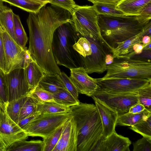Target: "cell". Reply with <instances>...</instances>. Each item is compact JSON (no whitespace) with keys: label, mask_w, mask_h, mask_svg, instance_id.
<instances>
[{"label":"cell","mask_w":151,"mask_h":151,"mask_svg":"<svg viewBox=\"0 0 151 151\" xmlns=\"http://www.w3.org/2000/svg\"><path fill=\"white\" fill-rule=\"evenodd\" d=\"M71 18L68 11L52 5L43 6L37 12H29L27 19L29 35L28 50L45 73L61 72L52 54V38L55 30L70 22Z\"/></svg>","instance_id":"cell-1"},{"label":"cell","mask_w":151,"mask_h":151,"mask_svg":"<svg viewBox=\"0 0 151 151\" xmlns=\"http://www.w3.org/2000/svg\"><path fill=\"white\" fill-rule=\"evenodd\" d=\"M70 108L78 132L77 151H101L103 127L95 105L80 102Z\"/></svg>","instance_id":"cell-2"},{"label":"cell","mask_w":151,"mask_h":151,"mask_svg":"<svg viewBox=\"0 0 151 151\" xmlns=\"http://www.w3.org/2000/svg\"><path fill=\"white\" fill-rule=\"evenodd\" d=\"M150 21L138 15L99 14L98 17L101 36L113 50L116 47L117 43L124 41L139 33Z\"/></svg>","instance_id":"cell-3"},{"label":"cell","mask_w":151,"mask_h":151,"mask_svg":"<svg viewBox=\"0 0 151 151\" xmlns=\"http://www.w3.org/2000/svg\"><path fill=\"white\" fill-rule=\"evenodd\" d=\"M81 36L70 22L61 24L55 30L52 38V49L58 65L70 70L83 67L81 57L73 47Z\"/></svg>","instance_id":"cell-4"},{"label":"cell","mask_w":151,"mask_h":151,"mask_svg":"<svg viewBox=\"0 0 151 151\" xmlns=\"http://www.w3.org/2000/svg\"><path fill=\"white\" fill-rule=\"evenodd\" d=\"M107 72L103 79L130 78L151 79V60L126 57L114 58L107 65Z\"/></svg>","instance_id":"cell-5"},{"label":"cell","mask_w":151,"mask_h":151,"mask_svg":"<svg viewBox=\"0 0 151 151\" xmlns=\"http://www.w3.org/2000/svg\"><path fill=\"white\" fill-rule=\"evenodd\" d=\"M71 116L70 112L40 114L23 129L28 136L44 138L63 124Z\"/></svg>","instance_id":"cell-6"},{"label":"cell","mask_w":151,"mask_h":151,"mask_svg":"<svg viewBox=\"0 0 151 151\" xmlns=\"http://www.w3.org/2000/svg\"><path fill=\"white\" fill-rule=\"evenodd\" d=\"M1 30L6 65V73L17 68H25L34 60L27 47H22L19 45L1 27Z\"/></svg>","instance_id":"cell-7"},{"label":"cell","mask_w":151,"mask_h":151,"mask_svg":"<svg viewBox=\"0 0 151 151\" xmlns=\"http://www.w3.org/2000/svg\"><path fill=\"white\" fill-rule=\"evenodd\" d=\"M99 15L93 5H78L72 15L70 22L75 29H83L92 34L112 52L113 49L105 41L101 35L98 22Z\"/></svg>","instance_id":"cell-8"},{"label":"cell","mask_w":151,"mask_h":151,"mask_svg":"<svg viewBox=\"0 0 151 151\" xmlns=\"http://www.w3.org/2000/svg\"><path fill=\"white\" fill-rule=\"evenodd\" d=\"M96 91L113 94L137 93L140 88L151 83V79L130 78H97Z\"/></svg>","instance_id":"cell-9"},{"label":"cell","mask_w":151,"mask_h":151,"mask_svg":"<svg viewBox=\"0 0 151 151\" xmlns=\"http://www.w3.org/2000/svg\"><path fill=\"white\" fill-rule=\"evenodd\" d=\"M92 96L117 111L118 116L128 113L131 107L139 103L137 92L129 93L113 94L96 91Z\"/></svg>","instance_id":"cell-10"},{"label":"cell","mask_w":151,"mask_h":151,"mask_svg":"<svg viewBox=\"0 0 151 151\" xmlns=\"http://www.w3.org/2000/svg\"><path fill=\"white\" fill-rule=\"evenodd\" d=\"M28 136L5 111L0 109V146L6 150L14 142Z\"/></svg>","instance_id":"cell-11"},{"label":"cell","mask_w":151,"mask_h":151,"mask_svg":"<svg viewBox=\"0 0 151 151\" xmlns=\"http://www.w3.org/2000/svg\"><path fill=\"white\" fill-rule=\"evenodd\" d=\"M8 102L27 95L30 90L25 69L17 68L5 73Z\"/></svg>","instance_id":"cell-12"},{"label":"cell","mask_w":151,"mask_h":151,"mask_svg":"<svg viewBox=\"0 0 151 151\" xmlns=\"http://www.w3.org/2000/svg\"><path fill=\"white\" fill-rule=\"evenodd\" d=\"M78 139L77 126L71 115L63 124L59 140L53 151H77Z\"/></svg>","instance_id":"cell-13"},{"label":"cell","mask_w":151,"mask_h":151,"mask_svg":"<svg viewBox=\"0 0 151 151\" xmlns=\"http://www.w3.org/2000/svg\"><path fill=\"white\" fill-rule=\"evenodd\" d=\"M70 70L69 77L78 93L91 96L98 88L96 79L90 76L83 67Z\"/></svg>","instance_id":"cell-14"},{"label":"cell","mask_w":151,"mask_h":151,"mask_svg":"<svg viewBox=\"0 0 151 151\" xmlns=\"http://www.w3.org/2000/svg\"><path fill=\"white\" fill-rule=\"evenodd\" d=\"M100 116L103 127V137L105 139L114 131L118 116L117 112L92 96Z\"/></svg>","instance_id":"cell-15"},{"label":"cell","mask_w":151,"mask_h":151,"mask_svg":"<svg viewBox=\"0 0 151 151\" xmlns=\"http://www.w3.org/2000/svg\"><path fill=\"white\" fill-rule=\"evenodd\" d=\"M151 22L144 27L138 34L122 42L117 43L116 47L113 50L112 56L114 58L126 57L133 51L134 45L137 43H142L141 40L144 36L151 37Z\"/></svg>","instance_id":"cell-16"},{"label":"cell","mask_w":151,"mask_h":151,"mask_svg":"<svg viewBox=\"0 0 151 151\" xmlns=\"http://www.w3.org/2000/svg\"><path fill=\"white\" fill-rule=\"evenodd\" d=\"M131 144L128 138L118 134L115 130L103 140L102 151H129Z\"/></svg>","instance_id":"cell-17"},{"label":"cell","mask_w":151,"mask_h":151,"mask_svg":"<svg viewBox=\"0 0 151 151\" xmlns=\"http://www.w3.org/2000/svg\"><path fill=\"white\" fill-rule=\"evenodd\" d=\"M151 0H120L116 8L123 12L125 15H137Z\"/></svg>","instance_id":"cell-18"},{"label":"cell","mask_w":151,"mask_h":151,"mask_svg":"<svg viewBox=\"0 0 151 151\" xmlns=\"http://www.w3.org/2000/svg\"><path fill=\"white\" fill-rule=\"evenodd\" d=\"M37 86L52 94L66 88L58 74L44 73Z\"/></svg>","instance_id":"cell-19"},{"label":"cell","mask_w":151,"mask_h":151,"mask_svg":"<svg viewBox=\"0 0 151 151\" xmlns=\"http://www.w3.org/2000/svg\"><path fill=\"white\" fill-rule=\"evenodd\" d=\"M14 14L11 9L4 5L0 6V25L16 42L14 30Z\"/></svg>","instance_id":"cell-20"},{"label":"cell","mask_w":151,"mask_h":151,"mask_svg":"<svg viewBox=\"0 0 151 151\" xmlns=\"http://www.w3.org/2000/svg\"><path fill=\"white\" fill-rule=\"evenodd\" d=\"M24 69L30 90L38 86L44 76V72L34 60Z\"/></svg>","instance_id":"cell-21"},{"label":"cell","mask_w":151,"mask_h":151,"mask_svg":"<svg viewBox=\"0 0 151 151\" xmlns=\"http://www.w3.org/2000/svg\"><path fill=\"white\" fill-rule=\"evenodd\" d=\"M43 141L24 139L14 142L6 151H43Z\"/></svg>","instance_id":"cell-22"},{"label":"cell","mask_w":151,"mask_h":151,"mask_svg":"<svg viewBox=\"0 0 151 151\" xmlns=\"http://www.w3.org/2000/svg\"><path fill=\"white\" fill-rule=\"evenodd\" d=\"M150 115L151 112L146 109L138 113L132 114L128 112L118 116L116 125L131 126L146 119Z\"/></svg>","instance_id":"cell-23"},{"label":"cell","mask_w":151,"mask_h":151,"mask_svg":"<svg viewBox=\"0 0 151 151\" xmlns=\"http://www.w3.org/2000/svg\"><path fill=\"white\" fill-rule=\"evenodd\" d=\"M70 107L65 106L54 101L37 103L36 111L41 114H56L70 112Z\"/></svg>","instance_id":"cell-24"},{"label":"cell","mask_w":151,"mask_h":151,"mask_svg":"<svg viewBox=\"0 0 151 151\" xmlns=\"http://www.w3.org/2000/svg\"><path fill=\"white\" fill-rule=\"evenodd\" d=\"M27 98V95L8 102L5 112L9 116L14 122L18 124L19 115Z\"/></svg>","instance_id":"cell-25"},{"label":"cell","mask_w":151,"mask_h":151,"mask_svg":"<svg viewBox=\"0 0 151 151\" xmlns=\"http://www.w3.org/2000/svg\"><path fill=\"white\" fill-rule=\"evenodd\" d=\"M29 12H37L43 6L46 5L31 0H2Z\"/></svg>","instance_id":"cell-26"},{"label":"cell","mask_w":151,"mask_h":151,"mask_svg":"<svg viewBox=\"0 0 151 151\" xmlns=\"http://www.w3.org/2000/svg\"><path fill=\"white\" fill-rule=\"evenodd\" d=\"M117 3L96 2L93 4L99 14L114 16L125 15L123 12L116 8Z\"/></svg>","instance_id":"cell-27"},{"label":"cell","mask_w":151,"mask_h":151,"mask_svg":"<svg viewBox=\"0 0 151 151\" xmlns=\"http://www.w3.org/2000/svg\"><path fill=\"white\" fill-rule=\"evenodd\" d=\"M52 95L55 101L67 107H70L80 103L66 88L52 93Z\"/></svg>","instance_id":"cell-28"},{"label":"cell","mask_w":151,"mask_h":151,"mask_svg":"<svg viewBox=\"0 0 151 151\" xmlns=\"http://www.w3.org/2000/svg\"><path fill=\"white\" fill-rule=\"evenodd\" d=\"M14 30L17 43L22 47H26L28 40L27 34L19 16L14 13Z\"/></svg>","instance_id":"cell-29"},{"label":"cell","mask_w":151,"mask_h":151,"mask_svg":"<svg viewBox=\"0 0 151 151\" xmlns=\"http://www.w3.org/2000/svg\"><path fill=\"white\" fill-rule=\"evenodd\" d=\"M130 129L143 137L151 140V115L146 119L131 126Z\"/></svg>","instance_id":"cell-30"},{"label":"cell","mask_w":151,"mask_h":151,"mask_svg":"<svg viewBox=\"0 0 151 151\" xmlns=\"http://www.w3.org/2000/svg\"><path fill=\"white\" fill-rule=\"evenodd\" d=\"M63 124L51 134L43 138V151H53L59 140Z\"/></svg>","instance_id":"cell-31"},{"label":"cell","mask_w":151,"mask_h":151,"mask_svg":"<svg viewBox=\"0 0 151 151\" xmlns=\"http://www.w3.org/2000/svg\"><path fill=\"white\" fill-rule=\"evenodd\" d=\"M139 103L145 109L151 112V83L140 88L137 91Z\"/></svg>","instance_id":"cell-32"},{"label":"cell","mask_w":151,"mask_h":151,"mask_svg":"<svg viewBox=\"0 0 151 151\" xmlns=\"http://www.w3.org/2000/svg\"><path fill=\"white\" fill-rule=\"evenodd\" d=\"M73 47L81 57L82 59L87 58L91 54L89 42L86 38L81 35L74 44Z\"/></svg>","instance_id":"cell-33"},{"label":"cell","mask_w":151,"mask_h":151,"mask_svg":"<svg viewBox=\"0 0 151 151\" xmlns=\"http://www.w3.org/2000/svg\"><path fill=\"white\" fill-rule=\"evenodd\" d=\"M27 96L35 99L38 103L54 101L52 93L37 86L30 90Z\"/></svg>","instance_id":"cell-34"},{"label":"cell","mask_w":151,"mask_h":151,"mask_svg":"<svg viewBox=\"0 0 151 151\" xmlns=\"http://www.w3.org/2000/svg\"><path fill=\"white\" fill-rule=\"evenodd\" d=\"M8 102V93L5 73L0 69V106L5 111Z\"/></svg>","instance_id":"cell-35"},{"label":"cell","mask_w":151,"mask_h":151,"mask_svg":"<svg viewBox=\"0 0 151 151\" xmlns=\"http://www.w3.org/2000/svg\"><path fill=\"white\" fill-rule=\"evenodd\" d=\"M37 103V101L35 99L27 96V99L22 107L19 115V121L28 117L36 111Z\"/></svg>","instance_id":"cell-36"},{"label":"cell","mask_w":151,"mask_h":151,"mask_svg":"<svg viewBox=\"0 0 151 151\" xmlns=\"http://www.w3.org/2000/svg\"><path fill=\"white\" fill-rule=\"evenodd\" d=\"M52 5L61 8L69 12L73 15L78 5L74 0H48Z\"/></svg>","instance_id":"cell-37"},{"label":"cell","mask_w":151,"mask_h":151,"mask_svg":"<svg viewBox=\"0 0 151 151\" xmlns=\"http://www.w3.org/2000/svg\"><path fill=\"white\" fill-rule=\"evenodd\" d=\"M66 88L77 99H78V92L69 77L64 72L58 74Z\"/></svg>","instance_id":"cell-38"},{"label":"cell","mask_w":151,"mask_h":151,"mask_svg":"<svg viewBox=\"0 0 151 151\" xmlns=\"http://www.w3.org/2000/svg\"><path fill=\"white\" fill-rule=\"evenodd\" d=\"M133 151H151V140L144 137L133 143Z\"/></svg>","instance_id":"cell-39"},{"label":"cell","mask_w":151,"mask_h":151,"mask_svg":"<svg viewBox=\"0 0 151 151\" xmlns=\"http://www.w3.org/2000/svg\"><path fill=\"white\" fill-rule=\"evenodd\" d=\"M0 69L6 73V65L5 58L3 41L1 27L0 25Z\"/></svg>","instance_id":"cell-40"},{"label":"cell","mask_w":151,"mask_h":151,"mask_svg":"<svg viewBox=\"0 0 151 151\" xmlns=\"http://www.w3.org/2000/svg\"><path fill=\"white\" fill-rule=\"evenodd\" d=\"M40 114L39 111H36L30 116L19 121L17 124L23 129L27 124Z\"/></svg>","instance_id":"cell-41"},{"label":"cell","mask_w":151,"mask_h":151,"mask_svg":"<svg viewBox=\"0 0 151 151\" xmlns=\"http://www.w3.org/2000/svg\"><path fill=\"white\" fill-rule=\"evenodd\" d=\"M137 15L144 19L148 21L151 20V3L143 8Z\"/></svg>","instance_id":"cell-42"},{"label":"cell","mask_w":151,"mask_h":151,"mask_svg":"<svg viewBox=\"0 0 151 151\" xmlns=\"http://www.w3.org/2000/svg\"><path fill=\"white\" fill-rule=\"evenodd\" d=\"M151 50H143L139 55H134L130 58L143 60H151Z\"/></svg>","instance_id":"cell-43"},{"label":"cell","mask_w":151,"mask_h":151,"mask_svg":"<svg viewBox=\"0 0 151 151\" xmlns=\"http://www.w3.org/2000/svg\"><path fill=\"white\" fill-rule=\"evenodd\" d=\"M144 46L142 43H138L135 44L133 47V51L128 56V58H131L133 56L139 55L142 52Z\"/></svg>","instance_id":"cell-44"},{"label":"cell","mask_w":151,"mask_h":151,"mask_svg":"<svg viewBox=\"0 0 151 151\" xmlns=\"http://www.w3.org/2000/svg\"><path fill=\"white\" fill-rule=\"evenodd\" d=\"M145 109L144 106L139 103L132 106L129 109L128 113L135 114L143 111Z\"/></svg>","instance_id":"cell-45"},{"label":"cell","mask_w":151,"mask_h":151,"mask_svg":"<svg viewBox=\"0 0 151 151\" xmlns=\"http://www.w3.org/2000/svg\"><path fill=\"white\" fill-rule=\"evenodd\" d=\"M92 3L96 2H104L108 3H117L120 0H88Z\"/></svg>","instance_id":"cell-46"},{"label":"cell","mask_w":151,"mask_h":151,"mask_svg":"<svg viewBox=\"0 0 151 151\" xmlns=\"http://www.w3.org/2000/svg\"><path fill=\"white\" fill-rule=\"evenodd\" d=\"M151 36L148 35L144 36L141 40L142 43L143 44L144 47L151 42Z\"/></svg>","instance_id":"cell-47"},{"label":"cell","mask_w":151,"mask_h":151,"mask_svg":"<svg viewBox=\"0 0 151 151\" xmlns=\"http://www.w3.org/2000/svg\"><path fill=\"white\" fill-rule=\"evenodd\" d=\"M114 59L112 55L111 54H106L105 59V62L107 65L110 64L112 63Z\"/></svg>","instance_id":"cell-48"},{"label":"cell","mask_w":151,"mask_h":151,"mask_svg":"<svg viewBox=\"0 0 151 151\" xmlns=\"http://www.w3.org/2000/svg\"><path fill=\"white\" fill-rule=\"evenodd\" d=\"M35 1H36L39 3L43 4H45L46 5L48 3L47 2L45 1L44 0H31Z\"/></svg>","instance_id":"cell-49"},{"label":"cell","mask_w":151,"mask_h":151,"mask_svg":"<svg viewBox=\"0 0 151 151\" xmlns=\"http://www.w3.org/2000/svg\"><path fill=\"white\" fill-rule=\"evenodd\" d=\"M151 42L145 46L143 48V50H151Z\"/></svg>","instance_id":"cell-50"},{"label":"cell","mask_w":151,"mask_h":151,"mask_svg":"<svg viewBox=\"0 0 151 151\" xmlns=\"http://www.w3.org/2000/svg\"><path fill=\"white\" fill-rule=\"evenodd\" d=\"M0 151H6V150L4 148L0 146Z\"/></svg>","instance_id":"cell-51"},{"label":"cell","mask_w":151,"mask_h":151,"mask_svg":"<svg viewBox=\"0 0 151 151\" xmlns=\"http://www.w3.org/2000/svg\"><path fill=\"white\" fill-rule=\"evenodd\" d=\"M4 5L3 1L2 0H0V6H2Z\"/></svg>","instance_id":"cell-52"},{"label":"cell","mask_w":151,"mask_h":151,"mask_svg":"<svg viewBox=\"0 0 151 151\" xmlns=\"http://www.w3.org/2000/svg\"><path fill=\"white\" fill-rule=\"evenodd\" d=\"M44 0L46 2H47L49 3V1H48V0Z\"/></svg>","instance_id":"cell-53"},{"label":"cell","mask_w":151,"mask_h":151,"mask_svg":"<svg viewBox=\"0 0 151 151\" xmlns=\"http://www.w3.org/2000/svg\"><path fill=\"white\" fill-rule=\"evenodd\" d=\"M1 107L0 106V109H1Z\"/></svg>","instance_id":"cell-54"}]
</instances>
